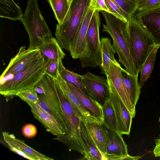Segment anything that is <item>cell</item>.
I'll list each match as a JSON object with an SVG mask.
<instances>
[{
    "mask_svg": "<svg viewBox=\"0 0 160 160\" xmlns=\"http://www.w3.org/2000/svg\"><path fill=\"white\" fill-rule=\"evenodd\" d=\"M34 118L43 125L46 130L56 137L63 136L65 131L55 118L37 104H28Z\"/></svg>",
    "mask_w": 160,
    "mask_h": 160,
    "instance_id": "obj_16",
    "label": "cell"
},
{
    "mask_svg": "<svg viewBox=\"0 0 160 160\" xmlns=\"http://www.w3.org/2000/svg\"><path fill=\"white\" fill-rule=\"evenodd\" d=\"M61 60H62L54 59L47 62L46 74L57 79L60 75L59 68Z\"/></svg>",
    "mask_w": 160,
    "mask_h": 160,
    "instance_id": "obj_32",
    "label": "cell"
},
{
    "mask_svg": "<svg viewBox=\"0 0 160 160\" xmlns=\"http://www.w3.org/2000/svg\"><path fill=\"white\" fill-rule=\"evenodd\" d=\"M82 120L97 148L104 156L106 153L107 141V133L105 125L94 117L83 118Z\"/></svg>",
    "mask_w": 160,
    "mask_h": 160,
    "instance_id": "obj_17",
    "label": "cell"
},
{
    "mask_svg": "<svg viewBox=\"0 0 160 160\" xmlns=\"http://www.w3.org/2000/svg\"><path fill=\"white\" fill-rule=\"evenodd\" d=\"M121 73L131 101L135 108L141 93V88L138 81V75L131 74L122 68Z\"/></svg>",
    "mask_w": 160,
    "mask_h": 160,
    "instance_id": "obj_21",
    "label": "cell"
},
{
    "mask_svg": "<svg viewBox=\"0 0 160 160\" xmlns=\"http://www.w3.org/2000/svg\"><path fill=\"white\" fill-rule=\"evenodd\" d=\"M84 85L94 100L102 106L109 99L110 88L107 79L90 72L81 75Z\"/></svg>",
    "mask_w": 160,
    "mask_h": 160,
    "instance_id": "obj_12",
    "label": "cell"
},
{
    "mask_svg": "<svg viewBox=\"0 0 160 160\" xmlns=\"http://www.w3.org/2000/svg\"><path fill=\"white\" fill-rule=\"evenodd\" d=\"M28 35V48H38L42 45L52 39L49 29L39 8L37 0H29L21 21Z\"/></svg>",
    "mask_w": 160,
    "mask_h": 160,
    "instance_id": "obj_5",
    "label": "cell"
},
{
    "mask_svg": "<svg viewBox=\"0 0 160 160\" xmlns=\"http://www.w3.org/2000/svg\"><path fill=\"white\" fill-rule=\"evenodd\" d=\"M3 138L10 150L27 159L30 160H53L26 144L24 141L17 138L12 134L2 132Z\"/></svg>",
    "mask_w": 160,
    "mask_h": 160,
    "instance_id": "obj_13",
    "label": "cell"
},
{
    "mask_svg": "<svg viewBox=\"0 0 160 160\" xmlns=\"http://www.w3.org/2000/svg\"><path fill=\"white\" fill-rule=\"evenodd\" d=\"M105 126L107 133L106 153L104 156L105 160H136L141 158L140 156H132L129 155L128 146L122 135L118 132L107 128L105 125Z\"/></svg>",
    "mask_w": 160,
    "mask_h": 160,
    "instance_id": "obj_8",
    "label": "cell"
},
{
    "mask_svg": "<svg viewBox=\"0 0 160 160\" xmlns=\"http://www.w3.org/2000/svg\"><path fill=\"white\" fill-rule=\"evenodd\" d=\"M80 134L86 152L84 158L89 160H105L104 156L97 148L82 120Z\"/></svg>",
    "mask_w": 160,
    "mask_h": 160,
    "instance_id": "obj_19",
    "label": "cell"
},
{
    "mask_svg": "<svg viewBox=\"0 0 160 160\" xmlns=\"http://www.w3.org/2000/svg\"><path fill=\"white\" fill-rule=\"evenodd\" d=\"M109 99L112 102L116 113L118 132L121 134L129 135L132 118L130 112L109 85Z\"/></svg>",
    "mask_w": 160,
    "mask_h": 160,
    "instance_id": "obj_15",
    "label": "cell"
},
{
    "mask_svg": "<svg viewBox=\"0 0 160 160\" xmlns=\"http://www.w3.org/2000/svg\"><path fill=\"white\" fill-rule=\"evenodd\" d=\"M138 5V11H141L160 4V0H136Z\"/></svg>",
    "mask_w": 160,
    "mask_h": 160,
    "instance_id": "obj_33",
    "label": "cell"
},
{
    "mask_svg": "<svg viewBox=\"0 0 160 160\" xmlns=\"http://www.w3.org/2000/svg\"><path fill=\"white\" fill-rule=\"evenodd\" d=\"M96 10L104 11L110 13L105 0H97Z\"/></svg>",
    "mask_w": 160,
    "mask_h": 160,
    "instance_id": "obj_35",
    "label": "cell"
},
{
    "mask_svg": "<svg viewBox=\"0 0 160 160\" xmlns=\"http://www.w3.org/2000/svg\"><path fill=\"white\" fill-rule=\"evenodd\" d=\"M160 47L154 43L149 47L146 59L140 71L141 76L139 85L141 89L148 80L152 72L157 53Z\"/></svg>",
    "mask_w": 160,
    "mask_h": 160,
    "instance_id": "obj_24",
    "label": "cell"
},
{
    "mask_svg": "<svg viewBox=\"0 0 160 160\" xmlns=\"http://www.w3.org/2000/svg\"><path fill=\"white\" fill-rule=\"evenodd\" d=\"M124 12L127 19L134 16L138 10L136 0H114Z\"/></svg>",
    "mask_w": 160,
    "mask_h": 160,
    "instance_id": "obj_29",
    "label": "cell"
},
{
    "mask_svg": "<svg viewBox=\"0 0 160 160\" xmlns=\"http://www.w3.org/2000/svg\"><path fill=\"white\" fill-rule=\"evenodd\" d=\"M55 79L65 95L82 118L93 117L82 104L78 98L70 89L67 82L63 79L60 75Z\"/></svg>",
    "mask_w": 160,
    "mask_h": 160,
    "instance_id": "obj_23",
    "label": "cell"
},
{
    "mask_svg": "<svg viewBox=\"0 0 160 160\" xmlns=\"http://www.w3.org/2000/svg\"><path fill=\"white\" fill-rule=\"evenodd\" d=\"M16 96L28 105L31 103L37 104L39 99L38 94L35 87L19 92Z\"/></svg>",
    "mask_w": 160,
    "mask_h": 160,
    "instance_id": "obj_30",
    "label": "cell"
},
{
    "mask_svg": "<svg viewBox=\"0 0 160 160\" xmlns=\"http://www.w3.org/2000/svg\"><path fill=\"white\" fill-rule=\"evenodd\" d=\"M47 62L41 56L23 71L0 84V93L7 99L21 91L35 87L46 74Z\"/></svg>",
    "mask_w": 160,
    "mask_h": 160,
    "instance_id": "obj_4",
    "label": "cell"
},
{
    "mask_svg": "<svg viewBox=\"0 0 160 160\" xmlns=\"http://www.w3.org/2000/svg\"><path fill=\"white\" fill-rule=\"evenodd\" d=\"M91 0H71L62 22L56 25V39L62 48L70 52L75 43L83 18Z\"/></svg>",
    "mask_w": 160,
    "mask_h": 160,
    "instance_id": "obj_3",
    "label": "cell"
},
{
    "mask_svg": "<svg viewBox=\"0 0 160 160\" xmlns=\"http://www.w3.org/2000/svg\"><path fill=\"white\" fill-rule=\"evenodd\" d=\"M59 72L62 78L67 82L79 89L86 94L93 98L82 81L81 75L66 69L62 60L60 62Z\"/></svg>",
    "mask_w": 160,
    "mask_h": 160,
    "instance_id": "obj_26",
    "label": "cell"
},
{
    "mask_svg": "<svg viewBox=\"0 0 160 160\" xmlns=\"http://www.w3.org/2000/svg\"><path fill=\"white\" fill-rule=\"evenodd\" d=\"M155 143H160V134L158 138L155 139Z\"/></svg>",
    "mask_w": 160,
    "mask_h": 160,
    "instance_id": "obj_37",
    "label": "cell"
},
{
    "mask_svg": "<svg viewBox=\"0 0 160 160\" xmlns=\"http://www.w3.org/2000/svg\"><path fill=\"white\" fill-rule=\"evenodd\" d=\"M43 96L57 115V120L65 131L63 136L55 138L64 144L70 150L77 151L84 157V146L80 136L82 118L63 92L55 79L45 75L39 83Z\"/></svg>",
    "mask_w": 160,
    "mask_h": 160,
    "instance_id": "obj_1",
    "label": "cell"
},
{
    "mask_svg": "<svg viewBox=\"0 0 160 160\" xmlns=\"http://www.w3.org/2000/svg\"><path fill=\"white\" fill-rule=\"evenodd\" d=\"M23 14L13 0H0V17L14 21H21Z\"/></svg>",
    "mask_w": 160,
    "mask_h": 160,
    "instance_id": "obj_25",
    "label": "cell"
},
{
    "mask_svg": "<svg viewBox=\"0 0 160 160\" xmlns=\"http://www.w3.org/2000/svg\"><path fill=\"white\" fill-rule=\"evenodd\" d=\"M160 46V4L143 10L138 11L134 16Z\"/></svg>",
    "mask_w": 160,
    "mask_h": 160,
    "instance_id": "obj_10",
    "label": "cell"
},
{
    "mask_svg": "<svg viewBox=\"0 0 160 160\" xmlns=\"http://www.w3.org/2000/svg\"><path fill=\"white\" fill-rule=\"evenodd\" d=\"M99 11L95 10L91 19L86 39L84 56L80 59L82 68L100 67L102 63V50L99 37L100 19Z\"/></svg>",
    "mask_w": 160,
    "mask_h": 160,
    "instance_id": "obj_7",
    "label": "cell"
},
{
    "mask_svg": "<svg viewBox=\"0 0 160 160\" xmlns=\"http://www.w3.org/2000/svg\"><path fill=\"white\" fill-rule=\"evenodd\" d=\"M41 57L38 48L26 49L25 46L21 47L16 55L10 60L2 74L0 79L23 71Z\"/></svg>",
    "mask_w": 160,
    "mask_h": 160,
    "instance_id": "obj_11",
    "label": "cell"
},
{
    "mask_svg": "<svg viewBox=\"0 0 160 160\" xmlns=\"http://www.w3.org/2000/svg\"><path fill=\"white\" fill-rule=\"evenodd\" d=\"M103 123L108 128L118 132L117 122L115 110L112 103L109 98L102 106Z\"/></svg>",
    "mask_w": 160,
    "mask_h": 160,
    "instance_id": "obj_27",
    "label": "cell"
},
{
    "mask_svg": "<svg viewBox=\"0 0 160 160\" xmlns=\"http://www.w3.org/2000/svg\"><path fill=\"white\" fill-rule=\"evenodd\" d=\"M158 122H159V126H160V117H159V118Z\"/></svg>",
    "mask_w": 160,
    "mask_h": 160,
    "instance_id": "obj_38",
    "label": "cell"
},
{
    "mask_svg": "<svg viewBox=\"0 0 160 160\" xmlns=\"http://www.w3.org/2000/svg\"><path fill=\"white\" fill-rule=\"evenodd\" d=\"M101 12L106 23L103 24L102 31L108 33L112 40V47L119 57V62L130 73L136 74L132 56L129 42L127 22L104 11Z\"/></svg>",
    "mask_w": 160,
    "mask_h": 160,
    "instance_id": "obj_2",
    "label": "cell"
},
{
    "mask_svg": "<svg viewBox=\"0 0 160 160\" xmlns=\"http://www.w3.org/2000/svg\"><path fill=\"white\" fill-rule=\"evenodd\" d=\"M110 68L107 76L108 82L115 93L130 112L132 118L136 115L135 108L132 105L125 85L121 73L122 67L117 61L110 60Z\"/></svg>",
    "mask_w": 160,
    "mask_h": 160,
    "instance_id": "obj_9",
    "label": "cell"
},
{
    "mask_svg": "<svg viewBox=\"0 0 160 160\" xmlns=\"http://www.w3.org/2000/svg\"><path fill=\"white\" fill-rule=\"evenodd\" d=\"M110 13L122 20L127 22V19L124 12L114 0H105Z\"/></svg>",
    "mask_w": 160,
    "mask_h": 160,
    "instance_id": "obj_31",
    "label": "cell"
},
{
    "mask_svg": "<svg viewBox=\"0 0 160 160\" xmlns=\"http://www.w3.org/2000/svg\"><path fill=\"white\" fill-rule=\"evenodd\" d=\"M23 135L28 138H32L36 136L37 130L36 127L31 124H27L24 125L22 129Z\"/></svg>",
    "mask_w": 160,
    "mask_h": 160,
    "instance_id": "obj_34",
    "label": "cell"
},
{
    "mask_svg": "<svg viewBox=\"0 0 160 160\" xmlns=\"http://www.w3.org/2000/svg\"><path fill=\"white\" fill-rule=\"evenodd\" d=\"M97 0H91L83 18L73 47L70 52L73 59H80L85 54L87 32L92 17L96 10Z\"/></svg>",
    "mask_w": 160,
    "mask_h": 160,
    "instance_id": "obj_14",
    "label": "cell"
},
{
    "mask_svg": "<svg viewBox=\"0 0 160 160\" xmlns=\"http://www.w3.org/2000/svg\"><path fill=\"white\" fill-rule=\"evenodd\" d=\"M102 50V63L100 67L101 73L107 76L110 68V61H117L114 57L116 53L111 44V40L107 37H102L101 39Z\"/></svg>",
    "mask_w": 160,
    "mask_h": 160,
    "instance_id": "obj_22",
    "label": "cell"
},
{
    "mask_svg": "<svg viewBox=\"0 0 160 160\" xmlns=\"http://www.w3.org/2000/svg\"><path fill=\"white\" fill-rule=\"evenodd\" d=\"M58 23L63 20L69 9L71 0H47Z\"/></svg>",
    "mask_w": 160,
    "mask_h": 160,
    "instance_id": "obj_28",
    "label": "cell"
},
{
    "mask_svg": "<svg viewBox=\"0 0 160 160\" xmlns=\"http://www.w3.org/2000/svg\"><path fill=\"white\" fill-rule=\"evenodd\" d=\"M155 146L153 150V154L155 157H160V143H155Z\"/></svg>",
    "mask_w": 160,
    "mask_h": 160,
    "instance_id": "obj_36",
    "label": "cell"
},
{
    "mask_svg": "<svg viewBox=\"0 0 160 160\" xmlns=\"http://www.w3.org/2000/svg\"><path fill=\"white\" fill-rule=\"evenodd\" d=\"M42 57L47 62L54 59L62 60L66 56L56 39L53 38L39 48Z\"/></svg>",
    "mask_w": 160,
    "mask_h": 160,
    "instance_id": "obj_20",
    "label": "cell"
},
{
    "mask_svg": "<svg viewBox=\"0 0 160 160\" xmlns=\"http://www.w3.org/2000/svg\"><path fill=\"white\" fill-rule=\"evenodd\" d=\"M67 84L83 106L92 116L103 122L102 106L92 98L70 84Z\"/></svg>",
    "mask_w": 160,
    "mask_h": 160,
    "instance_id": "obj_18",
    "label": "cell"
},
{
    "mask_svg": "<svg viewBox=\"0 0 160 160\" xmlns=\"http://www.w3.org/2000/svg\"><path fill=\"white\" fill-rule=\"evenodd\" d=\"M127 27L131 54L137 75H138L146 59L153 39L134 16L130 17Z\"/></svg>",
    "mask_w": 160,
    "mask_h": 160,
    "instance_id": "obj_6",
    "label": "cell"
}]
</instances>
